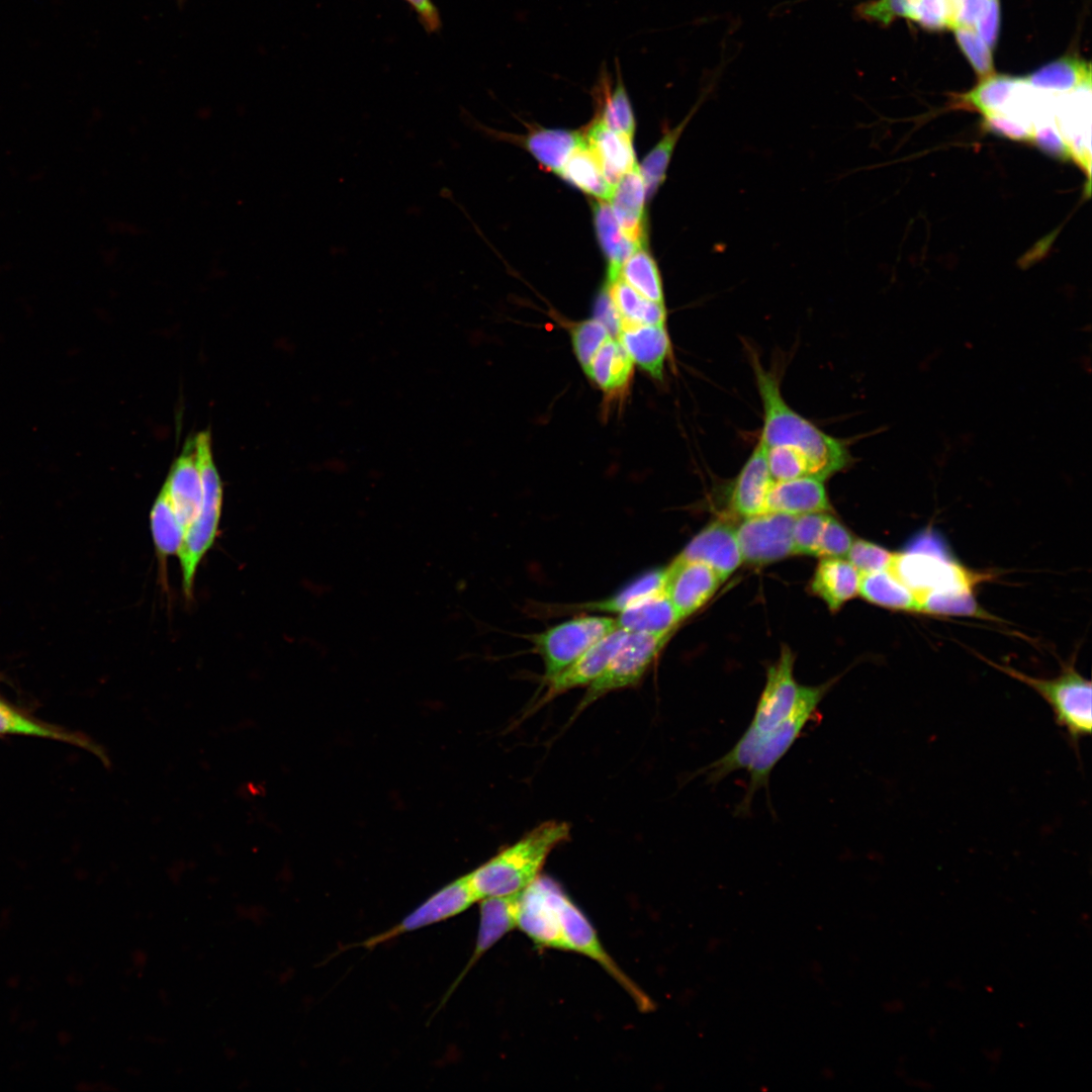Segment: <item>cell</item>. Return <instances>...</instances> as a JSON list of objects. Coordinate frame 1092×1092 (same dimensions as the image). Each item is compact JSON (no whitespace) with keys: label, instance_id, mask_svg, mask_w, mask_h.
Instances as JSON below:
<instances>
[{"label":"cell","instance_id":"cell-7","mask_svg":"<svg viewBox=\"0 0 1092 1092\" xmlns=\"http://www.w3.org/2000/svg\"><path fill=\"white\" fill-rule=\"evenodd\" d=\"M670 636L628 633L603 672L586 687L573 716L607 694L638 685Z\"/></svg>","mask_w":1092,"mask_h":1092},{"label":"cell","instance_id":"cell-52","mask_svg":"<svg viewBox=\"0 0 1092 1092\" xmlns=\"http://www.w3.org/2000/svg\"><path fill=\"white\" fill-rule=\"evenodd\" d=\"M0 699H1V697H0Z\"/></svg>","mask_w":1092,"mask_h":1092},{"label":"cell","instance_id":"cell-14","mask_svg":"<svg viewBox=\"0 0 1092 1092\" xmlns=\"http://www.w3.org/2000/svg\"><path fill=\"white\" fill-rule=\"evenodd\" d=\"M677 557L708 565L723 580L743 562L735 527L724 520L713 521L703 528Z\"/></svg>","mask_w":1092,"mask_h":1092},{"label":"cell","instance_id":"cell-37","mask_svg":"<svg viewBox=\"0 0 1092 1092\" xmlns=\"http://www.w3.org/2000/svg\"><path fill=\"white\" fill-rule=\"evenodd\" d=\"M1020 78L1007 75H991L971 91L960 97L962 104L978 110L983 116L996 113L1009 99Z\"/></svg>","mask_w":1092,"mask_h":1092},{"label":"cell","instance_id":"cell-38","mask_svg":"<svg viewBox=\"0 0 1092 1092\" xmlns=\"http://www.w3.org/2000/svg\"><path fill=\"white\" fill-rule=\"evenodd\" d=\"M919 613L994 619L983 610L972 590L933 592L918 599Z\"/></svg>","mask_w":1092,"mask_h":1092},{"label":"cell","instance_id":"cell-15","mask_svg":"<svg viewBox=\"0 0 1092 1092\" xmlns=\"http://www.w3.org/2000/svg\"><path fill=\"white\" fill-rule=\"evenodd\" d=\"M165 484L178 523L185 534L199 514L202 498L194 438L185 444L182 453L172 465Z\"/></svg>","mask_w":1092,"mask_h":1092},{"label":"cell","instance_id":"cell-45","mask_svg":"<svg viewBox=\"0 0 1092 1092\" xmlns=\"http://www.w3.org/2000/svg\"><path fill=\"white\" fill-rule=\"evenodd\" d=\"M853 538L848 529L836 518L829 515L824 526L815 556L844 557L846 556Z\"/></svg>","mask_w":1092,"mask_h":1092},{"label":"cell","instance_id":"cell-40","mask_svg":"<svg viewBox=\"0 0 1092 1092\" xmlns=\"http://www.w3.org/2000/svg\"><path fill=\"white\" fill-rule=\"evenodd\" d=\"M612 338L607 327L597 318L576 324L571 331V341L575 356L586 369L599 349Z\"/></svg>","mask_w":1092,"mask_h":1092},{"label":"cell","instance_id":"cell-23","mask_svg":"<svg viewBox=\"0 0 1092 1092\" xmlns=\"http://www.w3.org/2000/svg\"><path fill=\"white\" fill-rule=\"evenodd\" d=\"M664 589L619 613L616 628L627 633L671 634L679 624Z\"/></svg>","mask_w":1092,"mask_h":1092},{"label":"cell","instance_id":"cell-48","mask_svg":"<svg viewBox=\"0 0 1092 1092\" xmlns=\"http://www.w3.org/2000/svg\"><path fill=\"white\" fill-rule=\"evenodd\" d=\"M999 24V1L989 0L986 9L978 19L974 29L991 50H993L997 41Z\"/></svg>","mask_w":1092,"mask_h":1092},{"label":"cell","instance_id":"cell-47","mask_svg":"<svg viewBox=\"0 0 1092 1092\" xmlns=\"http://www.w3.org/2000/svg\"><path fill=\"white\" fill-rule=\"evenodd\" d=\"M989 0H950L952 28L975 27Z\"/></svg>","mask_w":1092,"mask_h":1092},{"label":"cell","instance_id":"cell-19","mask_svg":"<svg viewBox=\"0 0 1092 1092\" xmlns=\"http://www.w3.org/2000/svg\"><path fill=\"white\" fill-rule=\"evenodd\" d=\"M21 735L66 742L97 756L105 766L110 765L107 752L89 737L35 719L0 699V736Z\"/></svg>","mask_w":1092,"mask_h":1092},{"label":"cell","instance_id":"cell-43","mask_svg":"<svg viewBox=\"0 0 1092 1092\" xmlns=\"http://www.w3.org/2000/svg\"><path fill=\"white\" fill-rule=\"evenodd\" d=\"M908 18L929 30L952 28L950 0H909Z\"/></svg>","mask_w":1092,"mask_h":1092},{"label":"cell","instance_id":"cell-4","mask_svg":"<svg viewBox=\"0 0 1092 1092\" xmlns=\"http://www.w3.org/2000/svg\"><path fill=\"white\" fill-rule=\"evenodd\" d=\"M194 441L202 488L201 506L198 516L185 532L177 554L182 571V588L187 599L192 598L200 561L216 539L222 505V484L212 458L209 433L200 432Z\"/></svg>","mask_w":1092,"mask_h":1092},{"label":"cell","instance_id":"cell-36","mask_svg":"<svg viewBox=\"0 0 1092 1092\" xmlns=\"http://www.w3.org/2000/svg\"><path fill=\"white\" fill-rule=\"evenodd\" d=\"M643 297L663 304V289L655 261L643 247L637 249L621 265L619 275Z\"/></svg>","mask_w":1092,"mask_h":1092},{"label":"cell","instance_id":"cell-25","mask_svg":"<svg viewBox=\"0 0 1092 1092\" xmlns=\"http://www.w3.org/2000/svg\"><path fill=\"white\" fill-rule=\"evenodd\" d=\"M620 64L617 63V79L613 84L609 72H601L597 92L600 101L598 117L610 129L632 138L635 119L629 96L622 80Z\"/></svg>","mask_w":1092,"mask_h":1092},{"label":"cell","instance_id":"cell-49","mask_svg":"<svg viewBox=\"0 0 1092 1092\" xmlns=\"http://www.w3.org/2000/svg\"><path fill=\"white\" fill-rule=\"evenodd\" d=\"M983 125L986 129L999 135L1018 142L1030 143V135L1027 130L1003 115H986L984 116Z\"/></svg>","mask_w":1092,"mask_h":1092},{"label":"cell","instance_id":"cell-11","mask_svg":"<svg viewBox=\"0 0 1092 1092\" xmlns=\"http://www.w3.org/2000/svg\"><path fill=\"white\" fill-rule=\"evenodd\" d=\"M723 581L708 565L676 556L666 567L664 593L682 621L701 609Z\"/></svg>","mask_w":1092,"mask_h":1092},{"label":"cell","instance_id":"cell-5","mask_svg":"<svg viewBox=\"0 0 1092 1092\" xmlns=\"http://www.w3.org/2000/svg\"><path fill=\"white\" fill-rule=\"evenodd\" d=\"M985 661L1036 692L1049 704L1056 723L1065 730L1070 744L1078 753L1080 740L1089 736L1092 730V685L1078 672L1074 662L1063 664L1057 676L1042 678L1025 674L1009 665Z\"/></svg>","mask_w":1092,"mask_h":1092},{"label":"cell","instance_id":"cell-20","mask_svg":"<svg viewBox=\"0 0 1092 1092\" xmlns=\"http://www.w3.org/2000/svg\"><path fill=\"white\" fill-rule=\"evenodd\" d=\"M645 196L644 181L637 165L620 178L609 199L623 234L639 247L645 245Z\"/></svg>","mask_w":1092,"mask_h":1092},{"label":"cell","instance_id":"cell-12","mask_svg":"<svg viewBox=\"0 0 1092 1092\" xmlns=\"http://www.w3.org/2000/svg\"><path fill=\"white\" fill-rule=\"evenodd\" d=\"M478 901L467 875L439 890L387 931L368 939L366 946L376 945L399 934L441 922L462 913Z\"/></svg>","mask_w":1092,"mask_h":1092},{"label":"cell","instance_id":"cell-50","mask_svg":"<svg viewBox=\"0 0 1092 1092\" xmlns=\"http://www.w3.org/2000/svg\"><path fill=\"white\" fill-rule=\"evenodd\" d=\"M595 318L604 324L612 336L618 335L622 318L609 295L607 287H605L597 297L595 303Z\"/></svg>","mask_w":1092,"mask_h":1092},{"label":"cell","instance_id":"cell-44","mask_svg":"<svg viewBox=\"0 0 1092 1092\" xmlns=\"http://www.w3.org/2000/svg\"><path fill=\"white\" fill-rule=\"evenodd\" d=\"M893 556L888 549L861 539L853 541L846 554L847 560L861 574L888 569Z\"/></svg>","mask_w":1092,"mask_h":1092},{"label":"cell","instance_id":"cell-9","mask_svg":"<svg viewBox=\"0 0 1092 1092\" xmlns=\"http://www.w3.org/2000/svg\"><path fill=\"white\" fill-rule=\"evenodd\" d=\"M563 894L555 881L540 876L520 895L517 928L540 947L563 950L559 915Z\"/></svg>","mask_w":1092,"mask_h":1092},{"label":"cell","instance_id":"cell-16","mask_svg":"<svg viewBox=\"0 0 1092 1092\" xmlns=\"http://www.w3.org/2000/svg\"><path fill=\"white\" fill-rule=\"evenodd\" d=\"M619 343L633 363L653 378L662 379L664 365L670 355V340L664 325L621 323Z\"/></svg>","mask_w":1092,"mask_h":1092},{"label":"cell","instance_id":"cell-3","mask_svg":"<svg viewBox=\"0 0 1092 1092\" xmlns=\"http://www.w3.org/2000/svg\"><path fill=\"white\" fill-rule=\"evenodd\" d=\"M569 834V825L565 822L545 821L467 874L478 901L523 892L541 876L549 854L565 842Z\"/></svg>","mask_w":1092,"mask_h":1092},{"label":"cell","instance_id":"cell-2","mask_svg":"<svg viewBox=\"0 0 1092 1092\" xmlns=\"http://www.w3.org/2000/svg\"><path fill=\"white\" fill-rule=\"evenodd\" d=\"M750 357L763 411L758 443L763 448L798 450L807 459L810 475L823 480L849 467L853 458L847 445L794 411L784 399L777 376L762 367L756 355Z\"/></svg>","mask_w":1092,"mask_h":1092},{"label":"cell","instance_id":"cell-33","mask_svg":"<svg viewBox=\"0 0 1092 1092\" xmlns=\"http://www.w3.org/2000/svg\"><path fill=\"white\" fill-rule=\"evenodd\" d=\"M150 524L160 568L165 569L167 557L178 554L184 537L166 484L154 503Z\"/></svg>","mask_w":1092,"mask_h":1092},{"label":"cell","instance_id":"cell-30","mask_svg":"<svg viewBox=\"0 0 1092 1092\" xmlns=\"http://www.w3.org/2000/svg\"><path fill=\"white\" fill-rule=\"evenodd\" d=\"M666 567L641 574L611 597L573 607L587 612L616 614L664 589Z\"/></svg>","mask_w":1092,"mask_h":1092},{"label":"cell","instance_id":"cell-13","mask_svg":"<svg viewBox=\"0 0 1092 1092\" xmlns=\"http://www.w3.org/2000/svg\"><path fill=\"white\" fill-rule=\"evenodd\" d=\"M627 634V632L616 628L571 664L546 680V690L536 703V708H540L572 689L587 687L592 684L606 668Z\"/></svg>","mask_w":1092,"mask_h":1092},{"label":"cell","instance_id":"cell-42","mask_svg":"<svg viewBox=\"0 0 1092 1092\" xmlns=\"http://www.w3.org/2000/svg\"><path fill=\"white\" fill-rule=\"evenodd\" d=\"M957 41L965 54L975 72L983 79L993 75V59L991 49L979 36L973 28H953Z\"/></svg>","mask_w":1092,"mask_h":1092},{"label":"cell","instance_id":"cell-17","mask_svg":"<svg viewBox=\"0 0 1092 1092\" xmlns=\"http://www.w3.org/2000/svg\"><path fill=\"white\" fill-rule=\"evenodd\" d=\"M772 483L764 450L757 443L731 485V510L743 518L765 513L766 497Z\"/></svg>","mask_w":1092,"mask_h":1092},{"label":"cell","instance_id":"cell-10","mask_svg":"<svg viewBox=\"0 0 1092 1092\" xmlns=\"http://www.w3.org/2000/svg\"><path fill=\"white\" fill-rule=\"evenodd\" d=\"M794 516L765 512L744 518L735 528L742 561L765 565L793 554Z\"/></svg>","mask_w":1092,"mask_h":1092},{"label":"cell","instance_id":"cell-6","mask_svg":"<svg viewBox=\"0 0 1092 1092\" xmlns=\"http://www.w3.org/2000/svg\"><path fill=\"white\" fill-rule=\"evenodd\" d=\"M916 597L933 592L974 590L986 580V573L975 572L957 563L944 549H908L894 553L888 568Z\"/></svg>","mask_w":1092,"mask_h":1092},{"label":"cell","instance_id":"cell-35","mask_svg":"<svg viewBox=\"0 0 1092 1092\" xmlns=\"http://www.w3.org/2000/svg\"><path fill=\"white\" fill-rule=\"evenodd\" d=\"M710 90L711 88L705 90L684 120L675 127L668 130L644 158L639 170L644 181L646 195H653L663 182L666 169L679 136L691 118L698 111L700 105L706 99Z\"/></svg>","mask_w":1092,"mask_h":1092},{"label":"cell","instance_id":"cell-21","mask_svg":"<svg viewBox=\"0 0 1092 1092\" xmlns=\"http://www.w3.org/2000/svg\"><path fill=\"white\" fill-rule=\"evenodd\" d=\"M584 141L613 187L637 166L631 138L610 129L599 117L589 125Z\"/></svg>","mask_w":1092,"mask_h":1092},{"label":"cell","instance_id":"cell-32","mask_svg":"<svg viewBox=\"0 0 1092 1092\" xmlns=\"http://www.w3.org/2000/svg\"><path fill=\"white\" fill-rule=\"evenodd\" d=\"M559 175L584 193L600 200L610 199L614 189L606 179L600 163L585 141L570 155Z\"/></svg>","mask_w":1092,"mask_h":1092},{"label":"cell","instance_id":"cell-22","mask_svg":"<svg viewBox=\"0 0 1092 1092\" xmlns=\"http://www.w3.org/2000/svg\"><path fill=\"white\" fill-rule=\"evenodd\" d=\"M860 577L861 573L847 559L823 557L810 581V590L835 612L858 595Z\"/></svg>","mask_w":1092,"mask_h":1092},{"label":"cell","instance_id":"cell-51","mask_svg":"<svg viewBox=\"0 0 1092 1092\" xmlns=\"http://www.w3.org/2000/svg\"><path fill=\"white\" fill-rule=\"evenodd\" d=\"M416 12L421 24L428 32H436L441 27L438 8L432 0H404Z\"/></svg>","mask_w":1092,"mask_h":1092},{"label":"cell","instance_id":"cell-24","mask_svg":"<svg viewBox=\"0 0 1092 1092\" xmlns=\"http://www.w3.org/2000/svg\"><path fill=\"white\" fill-rule=\"evenodd\" d=\"M521 893L479 900L480 919L477 939L465 972L503 936L517 928V913Z\"/></svg>","mask_w":1092,"mask_h":1092},{"label":"cell","instance_id":"cell-1","mask_svg":"<svg viewBox=\"0 0 1092 1092\" xmlns=\"http://www.w3.org/2000/svg\"><path fill=\"white\" fill-rule=\"evenodd\" d=\"M834 680L809 687L794 676V654L784 646L766 672V680L751 722L734 746L707 766L708 777L718 783L727 776L746 769L758 746L774 735L789 719L805 707L820 705Z\"/></svg>","mask_w":1092,"mask_h":1092},{"label":"cell","instance_id":"cell-34","mask_svg":"<svg viewBox=\"0 0 1092 1092\" xmlns=\"http://www.w3.org/2000/svg\"><path fill=\"white\" fill-rule=\"evenodd\" d=\"M609 295L622 322L638 325H664V304L643 297L619 276L608 280Z\"/></svg>","mask_w":1092,"mask_h":1092},{"label":"cell","instance_id":"cell-29","mask_svg":"<svg viewBox=\"0 0 1092 1092\" xmlns=\"http://www.w3.org/2000/svg\"><path fill=\"white\" fill-rule=\"evenodd\" d=\"M858 595L886 609L919 613L915 595L889 569L861 574Z\"/></svg>","mask_w":1092,"mask_h":1092},{"label":"cell","instance_id":"cell-39","mask_svg":"<svg viewBox=\"0 0 1092 1092\" xmlns=\"http://www.w3.org/2000/svg\"><path fill=\"white\" fill-rule=\"evenodd\" d=\"M763 450L767 468L774 481L810 475L807 459L798 450L787 446H772L763 448Z\"/></svg>","mask_w":1092,"mask_h":1092},{"label":"cell","instance_id":"cell-41","mask_svg":"<svg viewBox=\"0 0 1092 1092\" xmlns=\"http://www.w3.org/2000/svg\"><path fill=\"white\" fill-rule=\"evenodd\" d=\"M827 513H811L796 516L793 525V554L815 556L828 519Z\"/></svg>","mask_w":1092,"mask_h":1092},{"label":"cell","instance_id":"cell-26","mask_svg":"<svg viewBox=\"0 0 1092 1092\" xmlns=\"http://www.w3.org/2000/svg\"><path fill=\"white\" fill-rule=\"evenodd\" d=\"M584 371L602 390L616 393L628 386L633 361L619 341L611 338L595 354Z\"/></svg>","mask_w":1092,"mask_h":1092},{"label":"cell","instance_id":"cell-18","mask_svg":"<svg viewBox=\"0 0 1092 1092\" xmlns=\"http://www.w3.org/2000/svg\"><path fill=\"white\" fill-rule=\"evenodd\" d=\"M830 510L824 480L811 475L774 481L765 503V512L794 517L811 513H827Z\"/></svg>","mask_w":1092,"mask_h":1092},{"label":"cell","instance_id":"cell-8","mask_svg":"<svg viewBox=\"0 0 1092 1092\" xmlns=\"http://www.w3.org/2000/svg\"><path fill=\"white\" fill-rule=\"evenodd\" d=\"M615 629L613 617L584 616L534 635V649L544 664V681L555 676Z\"/></svg>","mask_w":1092,"mask_h":1092},{"label":"cell","instance_id":"cell-31","mask_svg":"<svg viewBox=\"0 0 1092 1092\" xmlns=\"http://www.w3.org/2000/svg\"><path fill=\"white\" fill-rule=\"evenodd\" d=\"M583 141L584 136L577 131L543 128L531 132L526 145L544 168L559 174L567 159Z\"/></svg>","mask_w":1092,"mask_h":1092},{"label":"cell","instance_id":"cell-46","mask_svg":"<svg viewBox=\"0 0 1092 1092\" xmlns=\"http://www.w3.org/2000/svg\"><path fill=\"white\" fill-rule=\"evenodd\" d=\"M909 0H874L859 4L856 14L859 18L889 25L895 18L908 17Z\"/></svg>","mask_w":1092,"mask_h":1092},{"label":"cell","instance_id":"cell-27","mask_svg":"<svg viewBox=\"0 0 1092 1092\" xmlns=\"http://www.w3.org/2000/svg\"><path fill=\"white\" fill-rule=\"evenodd\" d=\"M1034 89L1069 92L1091 88L1090 65L1076 57L1058 59L1024 78Z\"/></svg>","mask_w":1092,"mask_h":1092},{"label":"cell","instance_id":"cell-28","mask_svg":"<svg viewBox=\"0 0 1092 1092\" xmlns=\"http://www.w3.org/2000/svg\"><path fill=\"white\" fill-rule=\"evenodd\" d=\"M593 209L597 235L608 260V280H612L618 277L624 261L641 247L623 234L611 206L605 200L596 202Z\"/></svg>","mask_w":1092,"mask_h":1092}]
</instances>
